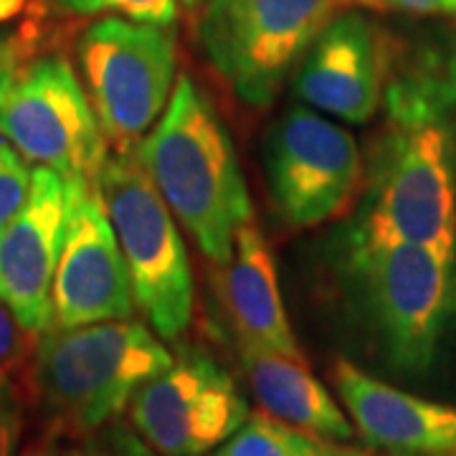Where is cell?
<instances>
[{
	"mask_svg": "<svg viewBox=\"0 0 456 456\" xmlns=\"http://www.w3.org/2000/svg\"><path fill=\"white\" fill-rule=\"evenodd\" d=\"M173 358L163 338L132 317L51 327L36 338L20 386L46 424V439L84 441L117 421Z\"/></svg>",
	"mask_w": 456,
	"mask_h": 456,
	"instance_id": "1",
	"label": "cell"
},
{
	"mask_svg": "<svg viewBox=\"0 0 456 456\" xmlns=\"http://www.w3.org/2000/svg\"><path fill=\"white\" fill-rule=\"evenodd\" d=\"M134 152L200 254L224 266L236 231L251 221V198L221 114L188 74Z\"/></svg>",
	"mask_w": 456,
	"mask_h": 456,
	"instance_id": "2",
	"label": "cell"
},
{
	"mask_svg": "<svg viewBox=\"0 0 456 456\" xmlns=\"http://www.w3.org/2000/svg\"><path fill=\"white\" fill-rule=\"evenodd\" d=\"M342 287L395 373L428 375L456 330V256L347 231Z\"/></svg>",
	"mask_w": 456,
	"mask_h": 456,
	"instance_id": "3",
	"label": "cell"
},
{
	"mask_svg": "<svg viewBox=\"0 0 456 456\" xmlns=\"http://www.w3.org/2000/svg\"><path fill=\"white\" fill-rule=\"evenodd\" d=\"M360 211L347 231L456 256L454 125H393L375 134Z\"/></svg>",
	"mask_w": 456,
	"mask_h": 456,
	"instance_id": "4",
	"label": "cell"
},
{
	"mask_svg": "<svg viewBox=\"0 0 456 456\" xmlns=\"http://www.w3.org/2000/svg\"><path fill=\"white\" fill-rule=\"evenodd\" d=\"M99 193L130 272L134 310L163 340H178L193 322L196 305V284L178 218L137 152H114L107 158Z\"/></svg>",
	"mask_w": 456,
	"mask_h": 456,
	"instance_id": "5",
	"label": "cell"
},
{
	"mask_svg": "<svg viewBox=\"0 0 456 456\" xmlns=\"http://www.w3.org/2000/svg\"><path fill=\"white\" fill-rule=\"evenodd\" d=\"M338 0H206L198 49L236 102L269 107L335 18Z\"/></svg>",
	"mask_w": 456,
	"mask_h": 456,
	"instance_id": "6",
	"label": "cell"
},
{
	"mask_svg": "<svg viewBox=\"0 0 456 456\" xmlns=\"http://www.w3.org/2000/svg\"><path fill=\"white\" fill-rule=\"evenodd\" d=\"M77 61L110 147L134 152L163 117L178 82V49L170 26L99 18L79 36Z\"/></svg>",
	"mask_w": 456,
	"mask_h": 456,
	"instance_id": "7",
	"label": "cell"
},
{
	"mask_svg": "<svg viewBox=\"0 0 456 456\" xmlns=\"http://www.w3.org/2000/svg\"><path fill=\"white\" fill-rule=\"evenodd\" d=\"M0 137L28 165L53 170L71 183L99 185L112 155L82 79L61 53L23 66L0 107Z\"/></svg>",
	"mask_w": 456,
	"mask_h": 456,
	"instance_id": "8",
	"label": "cell"
},
{
	"mask_svg": "<svg viewBox=\"0 0 456 456\" xmlns=\"http://www.w3.org/2000/svg\"><path fill=\"white\" fill-rule=\"evenodd\" d=\"M264 170L279 218L289 228H314L358 203L365 158L350 130L294 104L266 132Z\"/></svg>",
	"mask_w": 456,
	"mask_h": 456,
	"instance_id": "9",
	"label": "cell"
},
{
	"mask_svg": "<svg viewBox=\"0 0 456 456\" xmlns=\"http://www.w3.org/2000/svg\"><path fill=\"white\" fill-rule=\"evenodd\" d=\"M248 403L218 360L188 347L127 406L130 426L160 456H208L248 419Z\"/></svg>",
	"mask_w": 456,
	"mask_h": 456,
	"instance_id": "10",
	"label": "cell"
},
{
	"mask_svg": "<svg viewBox=\"0 0 456 456\" xmlns=\"http://www.w3.org/2000/svg\"><path fill=\"white\" fill-rule=\"evenodd\" d=\"M69 183L64 244L53 277V327L130 320V272L99 185Z\"/></svg>",
	"mask_w": 456,
	"mask_h": 456,
	"instance_id": "11",
	"label": "cell"
},
{
	"mask_svg": "<svg viewBox=\"0 0 456 456\" xmlns=\"http://www.w3.org/2000/svg\"><path fill=\"white\" fill-rule=\"evenodd\" d=\"M383 84L386 26L350 11L312 41L294 69L292 94L327 117L362 125L380 110Z\"/></svg>",
	"mask_w": 456,
	"mask_h": 456,
	"instance_id": "12",
	"label": "cell"
},
{
	"mask_svg": "<svg viewBox=\"0 0 456 456\" xmlns=\"http://www.w3.org/2000/svg\"><path fill=\"white\" fill-rule=\"evenodd\" d=\"M66 213L69 183L53 170L33 167L31 193L0 231V297L33 335L53 327V277Z\"/></svg>",
	"mask_w": 456,
	"mask_h": 456,
	"instance_id": "13",
	"label": "cell"
},
{
	"mask_svg": "<svg viewBox=\"0 0 456 456\" xmlns=\"http://www.w3.org/2000/svg\"><path fill=\"white\" fill-rule=\"evenodd\" d=\"M332 388L362 441L386 456H456V406L426 401L338 358Z\"/></svg>",
	"mask_w": 456,
	"mask_h": 456,
	"instance_id": "14",
	"label": "cell"
},
{
	"mask_svg": "<svg viewBox=\"0 0 456 456\" xmlns=\"http://www.w3.org/2000/svg\"><path fill=\"white\" fill-rule=\"evenodd\" d=\"M383 112L393 125H454L456 28H386Z\"/></svg>",
	"mask_w": 456,
	"mask_h": 456,
	"instance_id": "15",
	"label": "cell"
},
{
	"mask_svg": "<svg viewBox=\"0 0 456 456\" xmlns=\"http://www.w3.org/2000/svg\"><path fill=\"white\" fill-rule=\"evenodd\" d=\"M221 269V314L236 347L305 360L281 299L277 264L254 221L236 231L231 259Z\"/></svg>",
	"mask_w": 456,
	"mask_h": 456,
	"instance_id": "16",
	"label": "cell"
},
{
	"mask_svg": "<svg viewBox=\"0 0 456 456\" xmlns=\"http://www.w3.org/2000/svg\"><path fill=\"white\" fill-rule=\"evenodd\" d=\"M239 350L244 378L264 413L284 424L332 441H350L355 426L335 401V395L314 378L305 360L272 353Z\"/></svg>",
	"mask_w": 456,
	"mask_h": 456,
	"instance_id": "17",
	"label": "cell"
},
{
	"mask_svg": "<svg viewBox=\"0 0 456 456\" xmlns=\"http://www.w3.org/2000/svg\"><path fill=\"white\" fill-rule=\"evenodd\" d=\"M208 456H378L375 449L350 446L347 441L314 436L269 413L248 416L246 424Z\"/></svg>",
	"mask_w": 456,
	"mask_h": 456,
	"instance_id": "18",
	"label": "cell"
},
{
	"mask_svg": "<svg viewBox=\"0 0 456 456\" xmlns=\"http://www.w3.org/2000/svg\"><path fill=\"white\" fill-rule=\"evenodd\" d=\"M56 8L69 16H122L140 23L173 26L178 0H56Z\"/></svg>",
	"mask_w": 456,
	"mask_h": 456,
	"instance_id": "19",
	"label": "cell"
},
{
	"mask_svg": "<svg viewBox=\"0 0 456 456\" xmlns=\"http://www.w3.org/2000/svg\"><path fill=\"white\" fill-rule=\"evenodd\" d=\"M36 338L31 330L20 325L13 310L0 297V380L23 383V375L28 370Z\"/></svg>",
	"mask_w": 456,
	"mask_h": 456,
	"instance_id": "20",
	"label": "cell"
},
{
	"mask_svg": "<svg viewBox=\"0 0 456 456\" xmlns=\"http://www.w3.org/2000/svg\"><path fill=\"white\" fill-rule=\"evenodd\" d=\"M33 170L16 147L0 137V231L13 221L31 193Z\"/></svg>",
	"mask_w": 456,
	"mask_h": 456,
	"instance_id": "21",
	"label": "cell"
},
{
	"mask_svg": "<svg viewBox=\"0 0 456 456\" xmlns=\"http://www.w3.org/2000/svg\"><path fill=\"white\" fill-rule=\"evenodd\" d=\"M79 456H160L134 428L112 421L89 439H84Z\"/></svg>",
	"mask_w": 456,
	"mask_h": 456,
	"instance_id": "22",
	"label": "cell"
},
{
	"mask_svg": "<svg viewBox=\"0 0 456 456\" xmlns=\"http://www.w3.org/2000/svg\"><path fill=\"white\" fill-rule=\"evenodd\" d=\"M28 398L20 383L0 380V456H18Z\"/></svg>",
	"mask_w": 456,
	"mask_h": 456,
	"instance_id": "23",
	"label": "cell"
},
{
	"mask_svg": "<svg viewBox=\"0 0 456 456\" xmlns=\"http://www.w3.org/2000/svg\"><path fill=\"white\" fill-rule=\"evenodd\" d=\"M26 66V49L23 44L11 38V36H0V107L13 92L18 77Z\"/></svg>",
	"mask_w": 456,
	"mask_h": 456,
	"instance_id": "24",
	"label": "cell"
},
{
	"mask_svg": "<svg viewBox=\"0 0 456 456\" xmlns=\"http://www.w3.org/2000/svg\"><path fill=\"white\" fill-rule=\"evenodd\" d=\"M375 11H393L413 18L456 16V0H375Z\"/></svg>",
	"mask_w": 456,
	"mask_h": 456,
	"instance_id": "25",
	"label": "cell"
},
{
	"mask_svg": "<svg viewBox=\"0 0 456 456\" xmlns=\"http://www.w3.org/2000/svg\"><path fill=\"white\" fill-rule=\"evenodd\" d=\"M31 0H0V23L5 20H13L16 16H20L26 11Z\"/></svg>",
	"mask_w": 456,
	"mask_h": 456,
	"instance_id": "26",
	"label": "cell"
},
{
	"mask_svg": "<svg viewBox=\"0 0 456 456\" xmlns=\"http://www.w3.org/2000/svg\"><path fill=\"white\" fill-rule=\"evenodd\" d=\"M23 456H69L64 452V449H59V444L56 441H41V444H36V446H31L28 452Z\"/></svg>",
	"mask_w": 456,
	"mask_h": 456,
	"instance_id": "27",
	"label": "cell"
},
{
	"mask_svg": "<svg viewBox=\"0 0 456 456\" xmlns=\"http://www.w3.org/2000/svg\"><path fill=\"white\" fill-rule=\"evenodd\" d=\"M345 8H373L375 11V0H338Z\"/></svg>",
	"mask_w": 456,
	"mask_h": 456,
	"instance_id": "28",
	"label": "cell"
},
{
	"mask_svg": "<svg viewBox=\"0 0 456 456\" xmlns=\"http://www.w3.org/2000/svg\"><path fill=\"white\" fill-rule=\"evenodd\" d=\"M203 3L206 0H178V5H183L185 11H198V8H203Z\"/></svg>",
	"mask_w": 456,
	"mask_h": 456,
	"instance_id": "29",
	"label": "cell"
}]
</instances>
